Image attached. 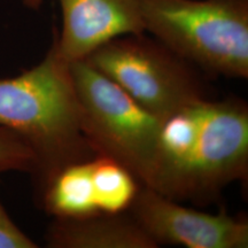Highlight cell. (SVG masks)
I'll return each mask as SVG.
<instances>
[{"mask_svg":"<svg viewBox=\"0 0 248 248\" xmlns=\"http://www.w3.org/2000/svg\"><path fill=\"white\" fill-rule=\"evenodd\" d=\"M128 213L157 246L187 248H247L245 216L203 213L179 204L150 186L141 185Z\"/></svg>","mask_w":248,"mask_h":248,"instance_id":"obj_6","label":"cell"},{"mask_svg":"<svg viewBox=\"0 0 248 248\" xmlns=\"http://www.w3.org/2000/svg\"><path fill=\"white\" fill-rule=\"evenodd\" d=\"M92 179L98 209L104 214L128 212L141 187L131 171L105 156L92 159Z\"/></svg>","mask_w":248,"mask_h":248,"instance_id":"obj_10","label":"cell"},{"mask_svg":"<svg viewBox=\"0 0 248 248\" xmlns=\"http://www.w3.org/2000/svg\"><path fill=\"white\" fill-rule=\"evenodd\" d=\"M61 32L54 33L58 53L67 62L82 60L110 39L145 32L138 0H58Z\"/></svg>","mask_w":248,"mask_h":248,"instance_id":"obj_7","label":"cell"},{"mask_svg":"<svg viewBox=\"0 0 248 248\" xmlns=\"http://www.w3.org/2000/svg\"><path fill=\"white\" fill-rule=\"evenodd\" d=\"M0 126L20 136L35 154L37 200L61 169L95 157L80 129L69 62L54 43L37 66L0 78Z\"/></svg>","mask_w":248,"mask_h":248,"instance_id":"obj_2","label":"cell"},{"mask_svg":"<svg viewBox=\"0 0 248 248\" xmlns=\"http://www.w3.org/2000/svg\"><path fill=\"white\" fill-rule=\"evenodd\" d=\"M85 60L162 121L206 98L193 64L144 32L110 39Z\"/></svg>","mask_w":248,"mask_h":248,"instance_id":"obj_5","label":"cell"},{"mask_svg":"<svg viewBox=\"0 0 248 248\" xmlns=\"http://www.w3.org/2000/svg\"><path fill=\"white\" fill-rule=\"evenodd\" d=\"M145 31L191 64L248 77L247 0H138Z\"/></svg>","mask_w":248,"mask_h":248,"instance_id":"obj_3","label":"cell"},{"mask_svg":"<svg viewBox=\"0 0 248 248\" xmlns=\"http://www.w3.org/2000/svg\"><path fill=\"white\" fill-rule=\"evenodd\" d=\"M37 201L54 218H80L100 213L93 186L92 159L61 169Z\"/></svg>","mask_w":248,"mask_h":248,"instance_id":"obj_9","label":"cell"},{"mask_svg":"<svg viewBox=\"0 0 248 248\" xmlns=\"http://www.w3.org/2000/svg\"><path fill=\"white\" fill-rule=\"evenodd\" d=\"M80 129L95 156L111 159L151 186L162 120L85 59L69 62Z\"/></svg>","mask_w":248,"mask_h":248,"instance_id":"obj_4","label":"cell"},{"mask_svg":"<svg viewBox=\"0 0 248 248\" xmlns=\"http://www.w3.org/2000/svg\"><path fill=\"white\" fill-rule=\"evenodd\" d=\"M51 248H156L128 212L80 218H54L45 234Z\"/></svg>","mask_w":248,"mask_h":248,"instance_id":"obj_8","label":"cell"},{"mask_svg":"<svg viewBox=\"0 0 248 248\" xmlns=\"http://www.w3.org/2000/svg\"><path fill=\"white\" fill-rule=\"evenodd\" d=\"M36 166L35 154L20 136L0 126V173L24 171L32 173Z\"/></svg>","mask_w":248,"mask_h":248,"instance_id":"obj_11","label":"cell"},{"mask_svg":"<svg viewBox=\"0 0 248 248\" xmlns=\"http://www.w3.org/2000/svg\"><path fill=\"white\" fill-rule=\"evenodd\" d=\"M247 172L248 108L243 100L203 98L162 121L153 190L176 201L209 202Z\"/></svg>","mask_w":248,"mask_h":248,"instance_id":"obj_1","label":"cell"},{"mask_svg":"<svg viewBox=\"0 0 248 248\" xmlns=\"http://www.w3.org/2000/svg\"><path fill=\"white\" fill-rule=\"evenodd\" d=\"M35 241L17 228L0 202V248H36Z\"/></svg>","mask_w":248,"mask_h":248,"instance_id":"obj_12","label":"cell"},{"mask_svg":"<svg viewBox=\"0 0 248 248\" xmlns=\"http://www.w3.org/2000/svg\"><path fill=\"white\" fill-rule=\"evenodd\" d=\"M40 1L42 0H26V4L31 6V7H37L40 4Z\"/></svg>","mask_w":248,"mask_h":248,"instance_id":"obj_13","label":"cell"}]
</instances>
